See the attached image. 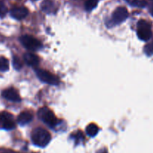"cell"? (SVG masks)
I'll return each mask as SVG.
<instances>
[{"label": "cell", "mask_w": 153, "mask_h": 153, "mask_svg": "<svg viewBox=\"0 0 153 153\" xmlns=\"http://www.w3.org/2000/svg\"><path fill=\"white\" fill-rule=\"evenodd\" d=\"M31 140L34 145L39 147H45L51 140V135L49 132L41 128L34 129L31 134Z\"/></svg>", "instance_id": "obj_1"}, {"label": "cell", "mask_w": 153, "mask_h": 153, "mask_svg": "<svg viewBox=\"0 0 153 153\" xmlns=\"http://www.w3.org/2000/svg\"><path fill=\"white\" fill-rule=\"evenodd\" d=\"M137 34L139 38L144 41H147L152 37V28L149 22L144 20L138 21L137 26Z\"/></svg>", "instance_id": "obj_2"}, {"label": "cell", "mask_w": 153, "mask_h": 153, "mask_svg": "<svg viewBox=\"0 0 153 153\" xmlns=\"http://www.w3.org/2000/svg\"><path fill=\"white\" fill-rule=\"evenodd\" d=\"M37 115L43 122L46 123L50 127H54L55 125H56L57 122H58V120L53 112L46 106L40 108L38 110Z\"/></svg>", "instance_id": "obj_3"}, {"label": "cell", "mask_w": 153, "mask_h": 153, "mask_svg": "<svg viewBox=\"0 0 153 153\" xmlns=\"http://www.w3.org/2000/svg\"><path fill=\"white\" fill-rule=\"evenodd\" d=\"M19 40H20L21 44L28 50H37L40 49L42 46L41 43L37 38H34L33 36L28 35V34L20 37Z\"/></svg>", "instance_id": "obj_4"}, {"label": "cell", "mask_w": 153, "mask_h": 153, "mask_svg": "<svg viewBox=\"0 0 153 153\" xmlns=\"http://www.w3.org/2000/svg\"><path fill=\"white\" fill-rule=\"evenodd\" d=\"M36 74L40 80L46 83L51 84V85H58L59 83L58 77L48 70L43 69H37Z\"/></svg>", "instance_id": "obj_5"}, {"label": "cell", "mask_w": 153, "mask_h": 153, "mask_svg": "<svg viewBox=\"0 0 153 153\" xmlns=\"http://www.w3.org/2000/svg\"><path fill=\"white\" fill-rule=\"evenodd\" d=\"M0 125L6 130H11L16 126L13 117L10 112H2L0 113Z\"/></svg>", "instance_id": "obj_6"}, {"label": "cell", "mask_w": 153, "mask_h": 153, "mask_svg": "<svg viewBox=\"0 0 153 153\" xmlns=\"http://www.w3.org/2000/svg\"><path fill=\"white\" fill-rule=\"evenodd\" d=\"M128 16V13L127 9L125 7H119L114 12L112 19L115 23H121L127 19Z\"/></svg>", "instance_id": "obj_7"}, {"label": "cell", "mask_w": 153, "mask_h": 153, "mask_svg": "<svg viewBox=\"0 0 153 153\" xmlns=\"http://www.w3.org/2000/svg\"><path fill=\"white\" fill-rule=\"evenodd\" d=\"M1 95L5 99L8 100H11V101L17 102L20 101L21 100L20 96H19L18 92L13 88H9L4 90L1 93Z\"/></svg>", "instance_id": "obj_8"}, {"label": "cell", "mask_w": 153, "mask_h": 153, "mask_svg": "<svg viewBox=\"0 0 153 153\" xmlns=\"http://www.w3.org/2000/svg\"><path fill=\"white\" fill-rule=\"evenodd\" d=\"M28 10L25 7L13 8L10 10V15L12 17L16 20H22L28 15Z\"/></svg>", "instance_id": "obj_9"}, {"label": "cell", "mask_w": 153, "mask_h": 153, "mask_svg": "<svg viewBox=\"0 0 153 153\" xmlns=\"http://www.w3.org/2000/svg\"><path fill=\"white\" fill-rule=\"evenodd\" d=\"M23 59L25 62L29 66H37L39 64V58L37 55L31 52H27L24 54Z\"/></svg>", "instance_id": "obj_10"}, {"label": "cell", "mask_w": 153, "mask_h": 153, "mask_svg": "<svg viewBox=\"0 0 153 153\" xmlns=\"http://www.w3.org/2000/svg\"><path fill=\"white\" fill-rule=\"evenodd\" d=\"M33 116L29 112H22L17 117V122L19 124L24 125L25 124H28L32 120Z\"/></svg>", "instance_id": "obj_11"}, {"label": "cell", "mask_w": 153, "mask_h": 153, "mask_svg": "<svg viewBox=\"0 0 153 153\" xmlns=\"http://www.w3.org/2000/svg\"><path fill=\"white\" fill-rule=\"evenodd\" d=\"M99 128L96 124L91 123L88 124V127L86 128V133L87 134L89 135L90 136H94L98 134Z\"/></svg>", "instance_id": "obj_12"}, {"label": "cell", "mask_w": 153, "mask_h": 153, "mask_svg": "<svg viewBox=\"0 0 153 153\" xmlns=\"http://www.w3.org/2000/svg\"><path fill=\"white\" fill-rule=\"evenodd\" d=\"M131 6L137 8H144L147 2L146 0H126Z\"/></svg>", "instance_id": "obj_13"}, {"label": "cell", "mask_w": 153, "mask_h": 153, "mask_svg": "<svg viewBox=\"0 0 153 153\" xmlns=\"http://www.w3.org/2000/svg\"><path fill=\"white\" fill-rule=\"evenodd\" d=\"M9 69V62L4 57H0V71H6Z\"/></svg>", "instance_id": "obj_14"}, {"label": "cell", "mask_w": 153, "mask_h": 153, "mask_svg": "<svg viewBox=\"0 0 153 153\" xmlns=\"http://www.w3.org/2000/svg\"><path fill=\"white\" fill-rule=\"evenodd\" d=\"M99 0H87L85 4V8L87 10H91L97 7Z\"/></svg>", "instance_id": "obj_15"}, {"label": "cell", "mask_w": 153, "mask_h": 153, "mask_svg": "<svg viewBox=\"0 0 153 153\" xmlns=\"http://www.w3.org/2000/svg\"><path fill=\"white\" fill-rule=\"evenodd\" d=\"M13 65L15 69L19 70L22 67V62L20 58L18 56H13Z\"/></svg>", "instance_id": "obj_16"}, {"label": "cell", "mask_w": 153, "mask_h": 153, "mask_svg": "<svg viewBox=\"0 0 153 153\" xmlns=\"http://www.w3.org/2000/svg\"><path fill=\"white\" fill-rule=\"evenodd\" d=\"M52 6H53V4L50 1H44L42 4V9L44 11L48 12L52 9Z\"/></svg>", "instance_id": "obj_17"}, {"label": "cell", "mask_w": 153, "mask_h": 153, "mask_svg": "<svg viewBox=\"0 0 153 153\" xmlns=\"http://www.w3.org/2000/svg\"><path fill=\"white\" fill-rule=\"evenodd\" d=\"M7 8L5 6V4L2 2L1 1H0V17H3V16H5V14H7Z\"/></svg>", "instance_id": "obj_18"}, {"label": "cell", "mask_w": 153, "mask_h": 153, "mask_svg": "<svg viewBox=\"0 0 153 153\" xmlns=\"http://www.w3.org/2000/svg\"><path fill=\"white\" fill-rule=\"evenodd\" d=\"M145 51L147 54L150 55V54L153 53V44H149L146 45V47H145Z\"/></svg>", "instance_id": "obj_19"}, {"label": "cell", "mask_w": 153, "mask_h": 153, "mask_svg": "<svg viewBox=\"0 0 153 153\" xmlns=\"http://www.w3.org/2000/svg\"><path fill=\"white\" fill-rule=\"evenodd\" d=\"M98 153H108V152H107V150L103 149V150H101V151L99 152Z\"/></svg>", "instance_id": "obj_20"}, {"label": "cell", "mask_w": 153, "mask_h": 153, "mask_svg": "<svg viewBox=\"0 0 153 153\" xmlns=\"http://www.w3.org/2000/svg\"><path fill=\"white\" fill-rule=\"evenodd\" d=\"M150 13L152 14V15H153V6L151 8V9H150Z\"/></svg>", "instance_id": "obj_21"}, {"label": "cell", "mask_w": 153, "mask_h": 153, "mask_svg": "<svg viewBox=\"0 0 153 153\" xmlns=\"http://www.w3.org/2000/svg\"><path fill=\"white\" fill-rule=\"evenodd\" d=\"M5 153H8V152H5Z\"/></svg>", "instance_id": "obj_22"}, {"label": "cell", "mask_w": 153, "mask_h": 153, "mask_svg": "<svg viewBox=\"0 0 153 153\" xmlns=\"http://www.w3.org/2000/svg\"><path fill=\"white\" fill-rule=\"evenodd\" d=\"M152 1H153V0H152Z\"/></svg>", "instance_id": "obj_23"}]
</instances>
